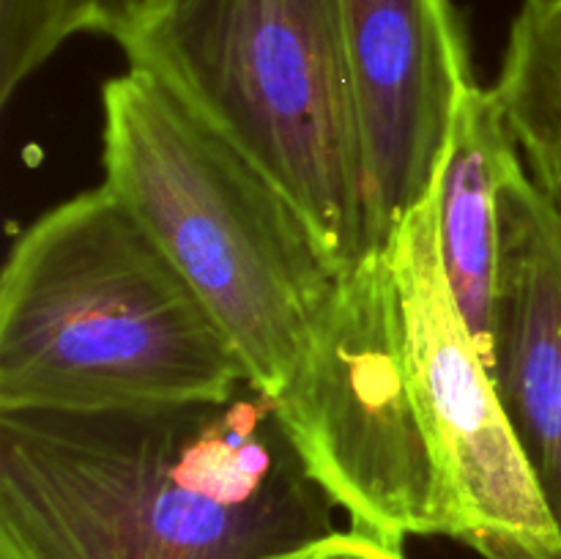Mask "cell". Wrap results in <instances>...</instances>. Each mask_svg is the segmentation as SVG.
Wrapping results in <instances>:
<instances>
[{"label":"cell","mask_w":561,"mask_h":559,"mask_svg":"<svg viewBox=\"0 0 561 559\" xmlns=\"http://www.w3.org/2000/svg\"><path fill=\"white\" fill-rule=\"evenodd\" d=\"M274 398L0 411V559H288L337 532Z\"/></svg>","instance_id":"cell-1"},{"label":"cell","mask_w":561,"mask_h":559,"mask_svg":"<svg viewBox=\"0 0 561 559\" xmlns=\"http://www.w3.org/2000/svg\"><path fill=\"white\" fill-rule=\"evenodd\" d=\"M244 381L206 301L107 184L20 230L0 277V411L228 398Z\"/></svg>","instance_id":"cell-2"},{"label":"cell","mask_w":561,"mask_h":559,"mask_svg":"<svg viewBox=\"0 0 561 559\" xmlns=\"http://www.w3.org/2000/svg\"><path fill=\"white\" fill-rule=\"evenodd\" d=\"M102 168L104 184L206 301L250 384L277 395L340 277L305 214L140 69L102 85Z\"/></svg>","instance_id":"cell-3"},{"label":"cell","mask_w":561,"mask_h":559,"mask_svg":"<svg viewBox=\"0 0 561 559\" xmlns=\"http://www.w3.org/2000/svg\"><path fill=\"white\" fill-rule=\"evenodd\" d=\"M118 47L285 192L340 272L373 250L340 0H157Z\"/></svg>","instance_id":"cell-4"},{"label":"cell","mask_w":561,"mask_h":559,"mask_svg":"<svg viewBox=\"0 0 561 559\" xmlns=\"http://www.w3.org/2000/svg\"><path fill=\"white\" fill-rule=\"evenodd\" d=\"M277 414L351 529L400 546L453 537L458 507L411 381L392 252L340 272Z\"/></svg>","instance_id":"cell-5"},{"label":"cell","mask_w":561,"mask_h":559,"mask_svg":"<svg viewBox=\"0 0 561 559\" xmlns=\"http://www.w3.org/2000/svg\"><path fill=\"white\" fill-rule=\"evenodd\" d=\"M389 252L411 381L458 507L455 540L485 559H561L557 524L444 272L438 181L400 225Z\"/></svg>","instance_id":"cell-6"},{"label":"cell","mask_w":561,"mask_h":559,"mask_svg":"<svg viewBox=\"0 0 561 559\" xmlns=\"http://www.w3.org/2000/svg\"><path fill=\"white\" fill-rule=\"evenodd\" d=\"M365 151L370 247L442 175L460 99L474 85L466 25L453 0H340Z\"/></svg>","instance_id":"cell-7"},{"label":"cell","mask_w":561,"mask_h":559,"mask_svg":"<svg viewBox=\"0 0 561 559\" xmlns=\"http://www.w3.org/2000/svg\"><path fill=\"white\" fill-rule=\"evenodd\" d=\"M491 367L561 540V219L520 162L499 184Z\"/></svg>","instance_id":"cell-8"},{"label":"cell","mask_w":561,"mask_h":559,"mask_svg":"<svg viewBox=\"0 0 561 559\" xmlns=\"http://www.w3.org/2000/svg\"><path fill=\"white\" fill-rule=\"evenodd\" d=\"M518 142L493 88L471 85L460 99L449 151L438 175V252L449 288L482 356H491L499 263V184Z\"/></svg>","instance_id":"cell-9"},{"label":"cell","mask_w":561,"mask_h":559,"mask_svg":"<svg viewBox=\"0 0 561 559\" xmlns=\"http://www.w3.org/2000/svg\"><path fill=\"white\" fill-rule=\"evenodd\" d=\"M493 91L518 148L561 137V0L520 3Z\"/></svg>","instance_id":"cell-10"},{"label":"cell","mask_w":561,"mask_h":559,"mask_svg":"<svg viewBox=\"0 0 561 559\" xmlns=\"http://www.w3.org/2000/svg\"><path fill=\"white\" fill-rule=\"evenodd\" d=\"M71 36L64 0H0V104Z\"/></svg>","instance_id":"cell-11"},{"label":"cell","mask_w":561,"mask_h":559,"mask_svg":"<svg viewBox=\"0 0 561 559\" xmlns=\"http://www.w3.org/2000/svg\"><path fill=\"white\" fill-rule=\"evenodd\" d=\"M69 14L71 31L77 33H102L113 42H121L157 0H64Z\"/></svg>","instance_id":"cell-12"},{"label":"cell","mask_w":561,"mask_h":559,"mask_svg":"<svg viewBox=\"0 0 561 559\" xmlns=\"http://www.w3.org/2000/svg\"><path fill=\"white\" fill-rule=\"evenodd\" d=\"M288 559H405V554L400 546H389V543L376 540V537L359 535L354 529H337L334 535L312 543L305 551L294 554Z\"/></svg>","instance_id":"cell-13"}]
</instances>
